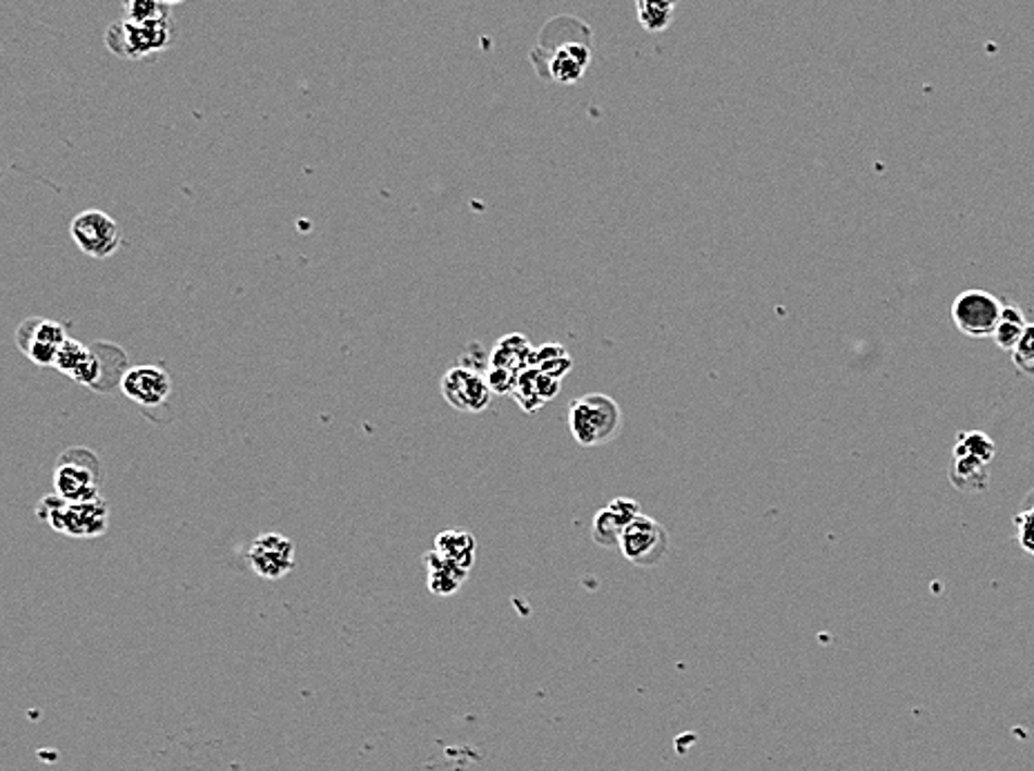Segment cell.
<instances>
[{"instance_id":"obj_1","label":"cell","mask_w":1034,"mask_h":771,"mask_svg":"<svg viewBox=\"0 0 1034 771\" xmlns=\"http://www.w3.org/2000/svg\"><path fill=\"white\" fill-rule=\"evenodd\" d=\"M36 517L50 524L57 534L70 538H99L108 534L110 506L103 498L89 502H67L54 493L36 504Z\"/></svg>"},{"instance_id":"obj_2","label":"cell","mask_w":1034,"mask_h":771,"mask_svg":"<svg viewBox=\"0 0 1034 771\" xmlns=\"http://www.w3.org/2000/svg\"><path fill=\"white\" fill-rule=\"evenodd\" d=\"M569 430L584 449L604 446L620 436L623 408L604 393L582 395L569 406Z\"/></svg>"},{"instance_id":"obj_3","label":"cell","mask_w":1034,"mask_h":771,"mask_svg":"<svg viewBox=\"0 0 1034 771\" xmlns=\"http://www.w3.org/2000/svg\"><path fill=\"white\" fill-rule=\"evenodd\" d=\"M54 493L65 498L67 502H89L101 498L103 485V464L99 455L83 449L72 446L61 453L54 466Z\"/></svg>"},{"instance_id":"obj_4","label":"cell","mask_w":1034,"mask_h":771,"mask_svg":"<svg viewBox=\"0 0 1034 771\" xmlns=\"http://www.w3.org/2000/svg\"><path fill=\"white\" fill-rule=\"evenodd\" d=\"M106 42L121 59H130V61L148 59L157 52L168 50V45L172 42V23L161 21V23L138 25L123 19L108 27Z\"/></svg>"},{"instance_id":"obj_5","label":"cell","mask_w":1034,"mask_h":771,"mask_svg":"<svg viewBox=\"0 0 1034 771\" xmlns=\"http://www.w3.org/2000/svg\"><path fill=\"white\" fill-rule=\"evenodd\" d=\"M623 555L636 566H657L669 553V534L667 528L653 517L640 513L620 538Z\"/></svg>"},{"instance_id":"obj_6","label":"cell","mask_w":1034,"mask_h":771,"mask_svg":"<svg viewBox=\"0 0 1034 771\" xmlns=\"http://www.w3.org/2000/svg\"><path fill=\"white\" fill-rule=\"evenodd\" d=\"M70 236L89 259H108L121 248L119 223L103 210H83L70 223Z\"/></svg>"},{"instance_id":"obj_7","label":"cell","mask_w":1034,"mask_h":771,"mask_svg":"<svg viewBox=\"0 0 1034 771\" xmlns=\"http://www.w3.org/2000/svg\"><path fill=\"white\" fill-rule=\"evenodd\" d=\"M67 340V326L54 319L27 317L16 328V346L32 364L40 368H54L59 351Z\"/></svg>"},{"instance_id":"obj_8","label":"cell","mask_w":1034,"mask_h":771,"mask_svg":"<svg viewBox=\"0 0 1034 771\" xmlns=\"http://www.w3.org/2000/svg\"><path fill=\"white\" fill-rule=\"evenodd\" d=\"M1004 313V304L985 291H965L952 304V321L965 336H993Z\"/></svg>"},{"instance_id":"obj_9","label":"cell","mask_w":1034,"mask_h":771,"mask_svg":"<svg viewBox=\"0 0 1034 771\" xmlns=\"http://www.w3.org/2000/svg\"><path fill=\"white\" fill-rule=\"evenodd\" d=\"M295 553H297L295 542L291 538L274 534V531H266V534H259L250 542L246 551V560H248V566L261 577V580L276 583L295 568Z\"/></svg>"},{"instance_id":"obj_10","label":"cell","mask_w":1034,"mask_h":771,"mask_svg":"<svg viewBox=\"0 0 1034 771\" xmlns=\"http://www.w3.org/2000/svg\"><path fill=\"white\" fill-rule=\"evenodd\" d=\"M442 397L459 413H482L489 408L493 391L484 372L455 366L442 377Z\"/></svg>"},{"instance_id":"obj_11","label":"cell","mask_w":1034,"mask_h":771,"mask_svg":"<svg viewBox=\"0 0 1034 771\" xmlns=\"http://www.w3.org/2000/svg\"><path fill=\"white\" fill-rule=\"evenodd\" d=\"M121 393L138 406L155 408L168 402L172 377L161 366H132L121 379Z\"/></svg>"},{"instance_id":"obj_12","label":"cell","mask_w":1034,"mask_h":771,"mask_svg":"<svg viewBox=\"0 0 1034 771\" xmlns=\"http://www.w3.org/2000/svg\"><path fill=\"white\" fill-rule=\"evenodd\" d=\"M642 513L640 504L631 498H616L608 506L600 509L591 524V538L598 547H618L625 528Z\"/></svg>"},{"instance_id":"obj_13","label":"cell","mask_w":1034,"mask_h":771,"mask_svg":"<svg viewBox=\"0 0 1034 771\" xmlns=\"http://www.w3.org/2000/svg\"><path fill=\"white\" fill-rule=\"evenodd\" d=\"M559 393V379L538 370V368H527L517 377V383L513 389V397L517 400L527 413L540 411L546 402H551Z\"/></svg>"},{"instance_id":"obj_14","label":"cell","mask_w":1034,"mask_h":771,"mask_svg":"<svg viewBox=\"0 0 1034 771\" xmlns=\"http://www.w3.org/2000/svg\"><path fill=\"white\" fill-rule=\"evenodd\" d=\"M424 564H427V585H429L431 593H435V596H442V598L453 596L466 583L468 571L464 566L442 558L435 549L424 555Z\"/></svg>"},{"instance_id":"obj_15","label":"cell","mask_w":1034,"mask_h":771,"mask_svg":"<svg viewBox=\"0 0 1034 771\" xmlns=\"http://www.w3.org/2000/svg\"><path fill=\"white\" fill-rule=\"evenodd\" d=\"M533 351L536 348L529 344V340L525 334L502 336V340L495 344V348L491 353V366L506 368L515 375H520L522 370H527L531 366Z\"/></svg>"},{"instance_id":"obj_16","label":"cell","mask_w":1034,"mask_h":771,"mask_svg":"<svg viewBox=\"0 0 1034 771\" xmlns=\"http://www.w3.org/2000/svg\"><path fill=\"white\" fill-rule=\"evenodd\" d=\"M990 464H985L974 457L965 455H955L952 453V466H950V479L952 485L963 491V493H981L988 489L990 485Z\"/></svg>"},{"instance_id":"obj_17","label":"cell","mask_w":1034,"mask_h":771,"mask_svg":"<svg viewBox=\"0 0 1034 771\" xmlns=\"http://www.w3.org/2000/svg\"><path fill=\"white\" fill-rule=\"evenodd\" d=\"M435 551L442 558L464 566L466 571H471L476 562L478 544H476V538L468 531H464V528H446V531H442L435 538Z\"/></svg>"},{"instance_id":"obj_18","label":"cell","mask_w":1034,"mask_h":771,"mask_svg":"<svg viewBox=\"0 0 1034 771\" xmlns=\"http://www.w3.org/2000/svg\"><path fill=\"white\" fill-rule=\"evenodd\" d=\"M678 5L680 0H636L638 23L651 34L665 32L674 23Z\"/></svg>"},{"instance_id":"obj_19","label":"cell","mask_w":1034,"mask_h":771,"mask_svg":"<svg viewBox=\"0 0 1034 771\" xmlns=\"http://www.w3.org/2000/svg\"><path fill=\"white\" fill-rule=\"evenodd\" d=\"M1027 328V321H1025V315L1019 306H1004V313H1001V319L993 332V340L995 344L999 346V351H1006V353H1012L1017 348V344L1021 342V336Z\"/></svg>"},{"instance_id":"obj_20","label":"cell","mask_w":1034,"mask_h":771,"mask_svg":"<svg viewBox=\"0 0 1034 771\" xmlns=\"http://www.w3.org/2000/svg\"><path fill=\"white\" fill-rule=\"evenodd\" d=\"M571 366H574V359L569 357L567 348L559 344H544L538 351H533L529 368H538L562 381L571 372Z\"/></svg>"},{"instance_id":"obj_21","label":"cell","mask_w":1034,"mask_h":771,"mask_svg":"<svg viewBox=\"0 0 1034 771\" xmlns=\"http://www.w3.org/2000/svg\"><path fill=\"white\" fill-rule=\"evenodd\" d=\"M955 455H968V457L990 464L997 455V446L988 436H985V432L968 430V432H959Z\"/></svg>"},{"instance_id":"obj_22","label":"cell","mask_w":1034,"mask_h":771,"mask_svg":"<svg viewBox=\"0 0 1034 771\" xmlns=\"http://www.w3.org/2000/svg\"><path fill=\"white\" fill-rule=\"evenodd\" d=\"M123 12L127 21L138 25L170 21V8L161 0H125Z\"/></svg>"},{"instance_id":"obj_23","label":"cell","mask_w":1034,"mask_h":771,"mask_svg":"<svg viewBox=\"0 0 1034 771\" xmlns=\"http://www.w3.org/2000/svg\"><path fill=\"white\" fill-rule=\"evenodd\" d=\"M1010 355H1012L1014 366L1021 372L1034 377V323H1027V328L1021 336V342L1017 344V348Z\"/></svg>"},{"instance_id":"obj_24","label":"cell","mask_w":1034,"mask_h":771,"mask_svg":"<svg viewBox=\"0 0 1034 771\" xmlns=\"http://www.w3.org/2000/svg\"><path fill=\"white\" fill-rule=\"evenodd\" d=\"M484 377H487V383H489V389L493 391V395H513L517 377H520V375H515V372H510V370H506V368L489 366V370L484 372Z\"/></svg>"},{"instance_id":"obj_25","label":"cell","mask_w":1034,"mask_h":771,"mask_svg":"<svg viewBox=\"0 0 1034 771\" xmlns=\"http://www.w3.org/2000/svg\"><path fill=\"white\" fill-rule=\"evenodd\" d=\"M1014 526H1017V542L1019 547L1027 553V555H1034V506L1019 513L1014 517Z\"/></svg>"},{"instance_id":"obj_26","label":"cell","mask_w":1034,"mask_h":771,"mask_svg":"<svg viewBox=\"0 0 1034 771\" xmlns=\"http://www.w3.org/2000/svg\"><path fill=\"white\" fill-rule=\"evenodd\" d=\"M161 3H165V5L170 8V5H176V3H181V0H161Z\"/></svg>"}]
</instances>
